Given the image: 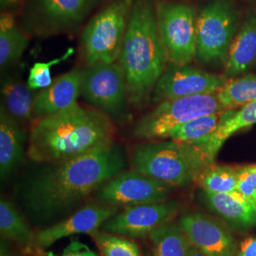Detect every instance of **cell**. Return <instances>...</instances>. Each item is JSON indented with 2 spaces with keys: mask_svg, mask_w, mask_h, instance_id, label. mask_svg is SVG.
<instances>
[{
  "mask_svg": "<svg viewBox=\"0 0 256 256\" xmlns=\"http://www.w3.org/2000/svg\"><path fill=\"white\" fill-rule=\"evenodd\" d=\"M126 156L114 140L82 155L46 164L26 186L28 204L42 218L64 214L124 171Z\"/></svg>",
  "mask_w": 256,
  "mask_h": 256,
  "instance_id": "6da1fadb",
  "label": "cell"
},
{
  "mask_svg": "<svg viewBox=\"0 0 256 256\" xmlns=\"http://www.w3.org/2000/svg\"><path fill=\"white\" fill-rule=\"evenodd\" d=\"M115 124L100 111L79 104L30 124L27 155L46 164L86 154L114 142Z\"/></svg>",
  "mask_w": 256,
  "mask_h": 256,
  "instance_id": "7a4b0ae2",
  "label": "cell"
},
{
  "mask_svg": "<svg viewBox=\"0 0 256 256\" xmlns=\"http://www.w3.org/2000/svg\"><path fill=\"white\" fill-rule=\"evenodd\" d=\"M158 0H134L119 64L122 66L132 110L152 102L156 84L169 63L160 36Z\"/></svg>",
  "mask_w": 256,
  "mask_h": 256,
  "instance_id": "3957f363",
  "label": "cell"
},
{
  "mask_svg": "<svg viewBox=\"0 0 256 256\" xmlns=\"http://www.w3.org/2000/svg\"><path fill=\"white\" fill-rule=\"evenodd\" d=\"M214 160L198 144L178 140L148 142L134 148L132 170L173 187H188Z\"/></svg>",
  "mask_w": 256,
  "mask_h": 256,
  "instance_id": "277c9868",
  "label": "cell"
},
{
  "mask_svg": "<svg viewBox=\"0 0 256 256\" xmlns=\"http://www.w3.org/2000/svg\"><path fill=\"white\" fill-rule=\"evenodd\" d=\"M106 0H25L19 26L32 38L74 36Z\"/></svg>",
  "mask_w": 256,
  "mask_h": 256,
  "instance_id": "5b68a950",
  "label": "cell"
},
{
  "mask_svg": "<svg viewBox=\"0 0 256 256\" xmlns=\"http://www.w3.org/2000/svg\"><path fill=\"white\" fill-rule=\"evenodd\" d=\"M134 0H106L84 28L80 56L84 66L119 62Z\"/></svg>",
  "mask_w": 256,
  "mask_h": 256,
  "instance_id": "8992f818",
  "label": "cell"
},
{
  "mask_svg": "<svg viewBox=\"0 0 256 256\" xmlns=\"http://www.w3.org/2000/svg\"><path fill=\"white\" fill-rule=\"evenodd\" d=\"M81 97L115 124H124L132 120L126 80L119 62L84 66Z\"/></svg>",
  "mask_w": 256,
  "mask_h": 256,
  "instance_id": "52a82bcc",
  "label": "cell"
},
{
  "mask_svg": "<svg viewBox=\"0 0 256 256\" xmlns=\"http://www.w3.org/2000/svg\"><path fill=\"white\" fill-rule=\"evenodd\" d=\"M238 22L232 0H210L198 10L196 59L202 64L225 62Z\"/></svg>",
  "mask_w": 256,
  "mask_h": 256,
  "instance_id": "ba28073f",
  "label": "cell"
},
{
  "mask_svg": "<svg viewBox=\"0 0 256 256\" xmlns=\"http://www.w3.org/2000/svg\"><path fill=\"white\" fill-rule=\"evenodd\" d=\"M225 110L216 94L162 102L138 120L131 130V136L142 140H162L173 129L191 120Z\"/></svg>",
  "mask_w": 256,
  "mask_h": 256,
  "instance_id": "9c48e42d",
  "label": "cell"
},
{
  "mask_svg": "<svg viewBox=\"0 0 256 256\" xmlns=\"http://www.w3.org/2000/svg\"><path fill=\"white\" fill-rule=\"evenodd\" d=\"M156 14L169 63L191 64L196 55V8L182 2L158 0Z\"/></svg>",
  "mask_w": 256,
  "mask_h": 256,
  "instance_id": "30bf717a",
  "label": "cell"
},
{
  "mask_svg": "<svg viewBox=\"0 0 256 256\" xmlns=\"http://www.w3.org/2000/svg\"><path fill=\"white\" fill-rule=\"evenodd\" d=\"M173 186L135 170L120 172L97 191V202L114 207H132L169 200Z\"/></svg>",
  "mask_w": 256,
  "mask_h": 256,
  "instance_id": "8fae6325",
  "label": "cell"
},
{
  "mask_svg": "<svg viewBox=\"0 0 256 256\" xmlns=\"http://www.w3.org/2000/svg\"><path fill=\"white\" fill-rule=\"evenodd\" d=\"M226 82L224 77L209 74L191 64L168 63L156 84L152 102L158 104L169 100L216 94Z\"/></svg>",
  "mask_w": 256,
  "mask_h": 256,
  "instance_id": "7c38bea8",
  "label": "cell"
},
{
  "mask_svg": "<svg viewBox=\"0 0 256 256\" xmlns=\"http://www.w3.org/2000/svg\"><path fill=\"white\" fill-rule=\"evenodd\" d=\"M178 200L126 207L106 220L101 230L131 239H144L156 230L171 223L178 214Z\"/></svg>",
  "mask_w": 256,
  "mask_h": 256,
  "instance_id": "4fadbf2b",
  "label": "cell"
},
{
  "mask_svg": "<svg viewBox=\"0 0 256 256\" xmlns=\"http://www.w3.org/2000/svg\"><path fill=\"white\" fill-rule=\"evenodd\" d=\"M178 224L189 241L206 256H238L236 240L222 221L200 212H191L183 216Z\"/></svg>",
  "mask_w": 256,
  "mask_h": 256,
  "instance_id": "5bb4252c",
  "label": "cell"
},
{
  "mask_svg": "<svg viewBox=\"0 0 256 256\" xmlns=\"http://www.w3.org/2000/svg\"><path fill=\"white\" fill-rule=\"evenodd\" d=\"M119 212V208L106 204H86L68 218L36 234V245L41 252L60 239L74 234H90L101 230L102 224Z\"/></svg>",
  "mask_w": 256,
  "mask_h": 256,
  "instance_id": "9a60e30c",
  "label": "cell"
},
{
  "mask_svg": "<svg viewBox=\"0 0 256 256\" xmlns=\"http://www.w3.org/2000/svg\"><path fill=\"white\" fill-rule=\"evenodd\" d=\"M82 68H76L62 74L45 90H39L34 100V118L40 119L68 110L81 97Z\"/></svg>",
  "mask_w": 256,
  "mask_h": 256,
  "instance_id": "2e32d148",
  "label": "cell"
},
{
  "mask_svg": "<svg viewBox=\"0 0 256 256\" xmlns=\"http://www.w3.org/2000/svg\"><path fill=\"white\" fill-rule=\"evenodd\" d=\"M26 133L22 126L0 108V176L5 182L23 162Z\"/></svg>",
  "mask_w": 256,
  "mask_h": 256,
  "instance_id": "e0dca14e",
  "label": "cell"
},
{
  "mask_svg": "<svg viewBox=\"0 0 256 256\" xmlns=\"http://www.w3.org/2000/svg\"><path fill=\"white\" fill-rule=\"evenodd\" d=\"M225 75L246 74L256 64V14L248 16L236 32L224 62Z\"/></svg>",
  "mask_w": 256,
  "mask_h": 256,
  "instance_id": "ac0fdd59",
  "label": "cell"
},
{
  "mask_svg": "<svg viewBox=\"0 0 256 256\" xmlns=\"http://www.w3.org/2000/svg\"><path fill=\"white\" fill-rule=\"evenodd\" d=\"M202 196L208 209L224 220L230 227L240 230L256 227V208L250 204L240 202L228 194L203 191Z\"/></svg>",
  "mask_w": 256,
  "mask_h": 256,
  "instance_id": "d6986e66",
  "label": "cell"
},
{
  "mask_svg": "<svg viewBox=\"0 0 256 256\" xmlns=\"http://www.w3.org/2000/svg\"><path fill=\"white\" fill-rule=\"evenodd\" d=\"M256 124V102L242 106L239 111L228 110L227 116L222 120L216 130L198 144L204 151L214 160L221 147L227 140L245 128Z\"/></svg>",
  "mask_w": 256,
  "mask_h": 256,
  "instance_id": "ffe728a7",
  "label": "cell"
},
{
  "mask_svg": "<svg viewBox=\"0 0 256 256\" xmlns=\"http://www.w3.org/2000/svg\"><path fill=\"white\" fill-rule=\"evenodd\" d=\"M0 234L2 240L14 243L26 254L40 252L36 245V234L14 204L5 198L0 202Z\"/></svg>",
  "mask_w": 256,
  "mask_h": 256,
  "instance_id": "44dd1931",
  "label": "cell"
},
{
  "mask_svg": "<svg viewBox=\"0 0 256 256\" xmlns=\"http://www.w3.org/2000/svg\"><path fill=\"white\" fill-rule=\"evenodd\" d=\"M27 34L19 26L12 12H1L0 16V68L4 70L16 64L30 44Z\"/></svg>",
  "mask_w": 256,
  "mask_h": 256,
  "instance_id": "7402d4cb",
  "label": "cell"
},
{
  "mask_svg": "<svg viewBox=\"0 0 256 256\" xmlns=\"http://www.w3.org/2000/svg\"><path fill=\"white\" fill-rule=\"evenodd\" d=\"M1 106L19 124L32 122L34 95L28 84L14 79L5 80L1 86Z\"/></svg>",
  "mask_w": 256,
  "mask_h": 256,
  "instance_id": "603a6c76",
  "label": "cell"
},
{
  "mask_svg": "<svg viewBox=\"0 0 256 256\" xmlns=\"http://www.w3.org/2000/svg\"><path fill=\"white\" fill-rule=\"evenodd\" d=\"M146 256H187L191 242L178 223L171 222L149 236Z\"/></svg>",
  "mask_w": 256,
  "mask_h": 256,
  "instance_id": "cb8c5ba5",
  "label": "cell"
},
{
  "mask_svg": "<svg viewBox=\"0 0 256 256\" xmlns=\"http://www.w3.org/2000/svg\"><path fill=\"white\" fill-rule=\"evenodd\" d=\"M228 110L191 120L173 129L166 138L188 144H198L216 130L222 120L227 116Z\"/></svg>",
  "mask_w": 256,
  "mask_h": 256,
  "instance_id": "d4e9b609",
  "label": "cell"
},
{
  "mask_svg": "<svg viewBox=\"0 0 256 256\" xmlns=\"http://www.w3.org/2000/svg\"><path fill=\"white\" fill-rule=\"evenodd\" d=\"M216 96L226 110H236L256 102V75H246L227 81Z\"/></svg>",
  "mask_w": 256,
  "mask_h": 256,
  "instance_id": "484cf974",
  "label": "cell"
},
{
  "mask_svg": "<svg viewBox=\"0 0 256 256\" xmlns=\"http://www.w3.org/2000/svg\"><path fill=\"white\" fill-rule=\"evenodd\" d=\"M196 183L206 192L232 194L238 191V169L214 164L200 174Z\"/></svg>",
  "mask_w": 256,
  "mask_h": 256,
  "instance_id": "4316f807",
  "label": "cell"
},
{
  "mask_svg": "<svg viewBox=\"0 0 256 256\" xmlns=\"http://www.w3.org/2000/svg\"><path fill=\"white\" fill-rule=\"evenodd\" d=\"M101 252L102 256H142L140 248L131 238L98 230L90 234Z\"/></svg>",
  "mask_w": 256,
  "mask_h": 256,
  "instance_id": "83f0119b",
  "label": "cell"
},
{
  "mask_svg": "<svg viewBox=\"0 0 256 256\" xmlns=\"http://www.w3.org/2000/svg\"><path fill=\"white\" fill-rule=\"evenodd\" d=\"M74 48H70L66 54L56 59L48 62H38L34 64L28 72V77L27 84L30 90L36 92L48 88L54 80L52 76V68L66 62L74 54Z\"/></svg>",
  "mask_w": 256,
  "mask_h": 256,
  "instance_id": "f1b7e54d",
  "label": "cell"
},
{
  "mask_svg": "<svg viewBox=\"0 0 256 256\" xmlns=\"http://www.w3.org/2000/svg\"><path fill=\"white\" fill-rule=\"evenodd\" d=\"M54 256H55L54 254ZM59 256H98L94 252H92L86 245L79 241H72L70 245L66 248L63 254Z\"/></svg>",
  "mask_w": 256,
  "mask_h": 256,
  "instance_id": "f546056e",
  "label": "cell"
},
{
  "mask_svg": "<svg viewBox=\"0 0 256 256\" xmlns=\"http://www.w3.org/2000/svg\"><path fill=\"white\" fill-rule=\"evenodd\" d=\"M236 256H256V238H246L238 248Z\"/></svg>",
  "mask_w": 256,
  "mask_h": 256,
  "instance_id": "4dcf8cb0",
  "label": "cell"
},
{
  "mask_svg": "<svg viewBox=\"0 0 256 256\" xmlns=\"http://www.w3.org/2000/svg\"><path fill=\"white\" fill-rule=\"evenodd\" d=\"M238 178L246 180L256 189V165L238 168Z\"/></svg>",
  "mask_w": 256,
  "mask_h": 256,
  "instance_id": "1f68e13d",
  "label": "cell"
},
{
  "mask_svg": "<svg viewBox=\"0 0 256 256\" xmlns=\"http://www.w3.org/2000/svg\"><path fill=\"white\" fill-rule=\"evenodd\" d=\"M25 0H0V6L2 12H14L20 9Z\"/></svg>",
  "mask_w": 256,
  "mask_h": 256,
  "instance_id": "d6a6232c",
  "label": "cell"
},
{
  "mask_svg": "<svg viewBox=\"0 0 256 256\" xmlns=\"http://www.w3.org/2000/svg\"><path fill=\"white\" fill-rule=\"evenodd\" d=\"M207 256L202 250H200L198 248L194 246L192 243L189 248V252H188V256Z\"/></svg>",
  "mask_w": 256,
  "mask_h": 256,
  "instance_id": "836d02e7",
  "label": "cell"
},
{
  "mask_svg": "<svg viewBox=\"0 0 256 256\" xmlns=\"http://www.w3.org/2000/svg\"><path fill=\"white\" fill-rule=\"evenodd\" d=\"M1 256H12V254H10L9 252L7 250V248L5 247H3V245L1 246Z\"/></svg>",
  "mask_w": 256,
  "mask_h": 256,
  "instance_id": "e575fe53",
  "label": "cell"
},
{
  "mask_svg": "<svg viewBox=\"0 0 256 256\" xmlns=\"http://www.w3.org/2000/svg\"><path fill=\"white\" fill-rule=\"evenodd\" d=\"M46 256H54V254L52 252H48V254H46Z\"/></svg>",
  "mask_w": 256,
  "mask_h": 256,
  "instance_id": "d590c367",
  "label": "cell"
}]
</instances>
